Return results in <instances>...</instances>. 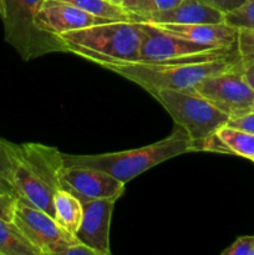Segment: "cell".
I'll use <instances>...</instances> for the list:
<instances>
[{
  "label": "cell",
  "mask_w": 254,
  "mask_h": 255,
  "mask_svg": "<svg viewBox=\"0 0 254 255\" xmlns=\"http://www.w3.org/2000/svg\"><path fill=\"white\" fill-rule=\"evenodd\" d=\"M243 64L238 47L217 49L193 57L162 62H100L97 66L134 82L146 91L169 89L188 91L212 75L238 69Z\"/></svg>",
  "instance_id": "cell-1"
},
{
  "label": "cell",
  "mask_w": 254,
  "mask_h": 255,
  "mask_svg": "<svg viewBox=\"0 0 254 255\" xmlns=\"http://www.w3.org/2000/svg\"><path fill=\"white\" fill-rule=\"evenodd\" d=\"M12 181L17 199L54 217V196L62 188L64 157L55 147L10 142Z\"/></svg>",
  "instance_id": "cell-2"
},
{
  "label": "cell",
  "mask_w": 254,
  "mask_h": 255,
  "mask_svg": "<svg viewBox=\"0 0 254 255\" xmlns=\"http://www.w3.org/2000/svg\"><path fill=\"white\" fill-rule=\"evenodd\" d=\"M193 152L192 139L182 127L177 126L167 138L156 143L122 152L102 154H65V166L91 167L107 172L125 184L152 167L164 161Z\"/></svg>",
  "instance_id": "cell-3"
},
{
  "label": "cell",
  "mask_w": 254,
  "mask_h": 255,
  "mask_svg": "<svg viewBox=\"0 0 254 255\" xmlns=\"http://www.w3.org/2000/svg\"><path fill=\"white\" fill-rule=\"evenodd\" d=\"M70 54L100 62H137L141 29L138 22L111 21L59 35Z\"/></svg>",
  "instance_id": "cell-4"
},
{
  "label": "cell",
  "mask_w": 254,
  "mask_h": 255,
  "mask_svg": "<svg viewBox=\"0 0 254 255\" xmlns=\"http://www.w3.org/2000/svg\"><path fill=\"white\" fill-rule=\"evenodd\" d=\"M45 0H4V39L24 61L51 52H69L59 35L37 26L36 17Z\"/></svg>",
  "instance_id": "cell-5"
},
{
  "label": "cell",
  "mask_w": 254,
  "mask_h": 255,
  "mask_svg": "<svg viewBox=\"0 0 254 255\" xmlns=\"http://www.w3.org/2000/svg\"><path fill=\"white\" fill-rule=\"evenodd\" d=\"M147 92L164 107L177 126L182 127L192 141L212 136L229 120L228 115L193 91L157 89Z\"/></svg>",
  "instance_id": "cell-6"
},
{
  "label": "cell",
  "mask_w": 254,
  "mask_h": 255,
  "mask_svg": "<svg viewBox=\"0 0 254 255\" xmlns=\"http://www.w3.org/2000/svg\"><path fill=\"white\" fill-rule=\"evenodd\" d=\"M188 91L208 100L229 119L254 111V90L244 77L243 64L238 69L206 77Z\"/></svg>",
  "instance_id": "cell-7"
},
{
  "label": "cell",
  "mask_w": 254,
  "mask_h": 255,
  "mask_svg": "<svg viewBox=\"0 0 254 255\" xmlns=\"http://www.w3.org/2000/svg\"><path fill=\"white\" fill-rule=\"evenodd\" d=\"M12 222L40 255H62L65 249L79 242L75 234L61 228L54 217L20 199Z\"/></svg>",
  "instance_id": "cell-8"
},
{
  "label": "cell",
  "mask_w": 254,
  "mask_h": 255,
  "mask_svg": "<svg viewBox=\"0 0 254 255\" xmlns=\"http://www.w3.org/2000/svg\"><path fill=\"white\" fill-rule=\"evenodd\" d=\"M141 29L139 60L141 62H162L193 57L213 47L177 36L151 22H138Z\"/></svg>",
  "instance_id": "cell-9"
},
{
  "label": "cell",
  "mask_w": 254,
  "mask_h": 255,
  "mask_svg": "<svg viewBox=\"0 0 254 255\" xmlns=\"http://www.w3.org/2000/svg\"><path fill=\"white\" fill-rule=\"evenodd\" d=\"M62 188L81 202L91 199L116 201L124 194L126 184L107 172L91 167L64 166L60 173Z\"/></svg>",
  "instance_id": "cell-10"
},
{
  "label": "cell",
  "mask_w": 254,
  "mask_h": 255,
  "mask_svg": "<svg viewBox=\"0 0 254 255\" xmlns=\"http://www.w3.org/2000/svg\"><path fill=\"white\" fill-rule=\"evenodd\" d=\"M82 203V219L75 237L99 255H109L110 224L116 201L91 199Z\"/></svg>",
  "instance_id": "cell-11"
},
{
  "label": "cell",
  "mask_w": 254,
  "mask_h": 255,
  "mask_svg": "<svg viewBox=\"0 0 254 255\" xmlns=\"http://www.w3.org/2000/svg\"><path fill=\"white\" fill-rule=\"evenodd\" d=\"M115 20L95 16L61 0H45L36 17L40 29L55 35Z\"/></svg>",
  "instance_id": "cell-12"
},
{
  "label": "cell",
  "mask_w": 254,
  "mask_h": 255,
  "mask_svg": "<svg viewBox=\"0 0 254 255\" xmlns=\"http://www.w3.org/2000/svg\"><path fill=\"white\" fill-rule=\"evenodd\" d=\"M177 36L184 37L198 44L207 45L213 49H231L237 46L238 41V29L226 24H153Z\"/></svg>",
  "instance_id": "cell-13"
},
{
  "label": "cell",
  "mask_w": 254,
  "mask_h": 255,
  "mask_svg": "<svg viewBox=\"0 0 254 255\" xmlns=\"http://www.w3.org/2000/svg\"><path fill=\"white\" fill-rule=\"evenodd\" d=\"M147 22L151 24H218L224 22V14L201 0H183L167 11H154Z\"/></svg>",
  "instance_id": "cell-14"
},
{
  "label": "cell",
  "mask_w": 254,
  "mask_h": 255,
  "mask_svg": "<svg viewBox=\"0 0 254 255\" xmlns=\"http://www.w3.org/2000/svg\"><path fill=\"white\" fill-rule=\"evenodd\" d=\"M54 219L65 231L76 233L82 219L81 201L71 192L59 189L54 196Z\"/></svg>",
  "instance_id": "cell-15"
},
{
  "label": "cell",
  "mask_w": 254,
  "mask_h": 255,
  "mask_svg": "<svg viewBox=\"0 0 254 255\" xmlns=\"http://www.w3.org/2000/svg\"><path fill=\"white\" fill-rule=\"evenodd\" d=\"M0 255H40L14 222L0 219Z\"/></svg>",
  "instance_id": "cell-16"
},
{
  "label": "cell",
  "mask_w": 254,
  "mask_h": 255,
  "mask_svg": "<svg viewBox=\"0 0 254 255\" xmlns=\"http://www.w3.org/2000/svg\"><path fill=\"white\" fill-rule=\"evenodd\" d=\"M234 156L254 162V133L224 125L216 132Z\"/></svg>",
  "instance_id": "cell-17"
},
{
  "label": "cell",
  "mask_w": 254,
  "mask_h": 255,
  "mask_svg": "<svg viewBox=\"0 0 254 255\" xmlns=\"http://www.w3.org/2000/svg\"><path fill=\"white\" fill-rule=\"evenodd\" d=\"M61 1L69 2L95 16L106 17L115 21H132L131 16L120 5L114 4L110 0H61Z\"/></svg>",
  "instance_id": "cell-18"
},
{
  "label": "cell",
  "mask_w": 254,
  "mask_h": 255,
  "mask_svg": "<svg viewBox=\"0 0 254 255\" xmlns=\"http://www.w3.org/2000/svg\"><path fill=\"white\" fill-rule=\"evenodd\" d=\"M0 193L9 194L17 198L16 189L12 181V159L10 142L0 138Z\"/></svg>",
  "instance_id": "cell-19"
},
{
  "label": "cell",
  "mask_w": 254,
  "mask_h": 255,
  "mask_svg": "<svg viewBox=\"0 0 254 255\" xmlns=\"http://www.w3.org/2000/svg\"><path fill=\"white\" fill-rule=\"evenodd\" d=\"M224 22L236 29H254V0H246L243 5L224 15Z\"/></svg>",
  "instance_id": "cell-20"
},
{
  "label": "cell",
  "mask_w": 254,
  "mask_h": 255,
  "mask_svg": "<svg viewBox=\"0 0 254 255\" xmlns=\"http://www.w3.org/2000/svg\"><path fill=\"white\" fill-rule=\"evenodd\" d=\"M121 7L131 16L132 22H147L156 11L153 0H122Z\"/></svg>",
  "instance_id": "cell-21"
},
{
  "label": "cell",
  "mask_w": 254,
  "mask_h": 255,
  "mask_svg": "<svg viewBox=\"0 0 254 255\" xmlns=\"http://www.w3.org/2000/svg\"><path fill=\"white\" fill-rule=\"evenodd\" d=\"M254 236H243L237 238L232 246L224 249L222 255H253Z\"/></svg>",
  "instance_id": "cell-22"
},
{
  "label": "cell",
  "mask_w": 254,
  "mask_h": 255,
  "mask_svg": "<svg viewBox=\"0 0 254 255\" xmlns=\"http://www.w3.org/2000/svg\"><path fill=\"white\" fill-rule=\"evenodd\" d=\"M237 47L242 59L254 55V29L238 30V41Z\"/></svg>",
  "instance_id": "cell-23"
},
{
  "label": "cell",
  "mask_w": 254,
  "mask_h": 255,
  "mask_svg": "<svg viewBox=\"0 0 254 255\" xmlns=\"http://www.w3.org/2000/svg\"><path fill=\"white\" fill-rule=\"evenodd\" d=\"M16 203L17 198L9 196V194L0 193V219L12 222Z\"/></svg>",
  "instance_id": "cell-24"
},
{
  "label": "cell",
  "mask_w": 254,
  "mask_h": 255,
  "mask_svg": "<svg viewBox=\"0 0 254 255\" xmlns=\"http://www.w3.org/2000/svg\"><path fill=\"white\" fill-rule=\"evenodd\" d=\"M201 1L226 15L233 10L238 9L241 5L244 4L246 0H201Z\"/></svg>",
  "instance_id": "cell-25"
},
{
  "label": "cell",
  "mask_w": 254,
  "mask_h": 255,
  "mask_svg": "<svg viewBox=\"0 0 254 255\" xmlns=\"http://www.w3.org/2000/svg\"><path fill=\"white\" fill-rule=\"evenodd\" d=\"M227 125L234 127V128L243 129V131L254 133V111L238 117H232V119L228 120Z\"/></svg>",
  "instance_id": "cell-26"
},
{
  "label": "cell",
  "mask_w": 254,
  "mask_h": 255,
  "mask_svg": "<svg viewBox=\"0 0 254 255\" xmlns=\"http://www.w3.org/2000/svg\"><path fill=\"white\" fill-rule=\"evenodd\" d=\"M62 255H99L94 249H91L90 247L85 246V244L76 242L72 246H70L69 248H66L64 251Z\"/></svg>",
  "instance_id": "cell-27"
},
{
  "label": "cell",
  "mask_w": 254,
  "mask_h": 255,
  "mask_svg": "<svg viewBox=\"0 0 254 255\" xmlns=\"http://www.w3.org/2000/svg\"><path fill=\"white\" fill-rule=\"evenodd\" d=\"M183 0H153V5L156 11H167L176 7Z\"/></svg>",
  "instance_id": "cell-28"
},
{
  "label": "cell",
  "mask_w": 254,
  "mask_h": 255,
  "mask_svg": "<svg viewBox=\"0 0 254 255\" xmlns=\"http://www.w3.org/2000/svg\"><path fill=\"white\" fill-rule=\"evenodd\" d=\"M243 60V71L244 72H254V55L253 56L246 57Z\"/></svg>",
  "instance_id": "cell-29"
},
{
  "label": "cell",
  "mask_w": 254,
  "mask_h": 255,
  "mask_svg": "<svg viewBox=\"0 0 254 255\" xmlns=\"http://www.w3.org/2000/svg\"><path fill=\"white\" fill-rule=\"evenodd\" d=\"M244 77H246L249 86L254 90V72H244Z\"/></svg>",
  "instance_id": "cell-30"
},
{
  "label": "cell",
  "mask_w": 254,
  "mask_h": 255,
  "mask_svg": "<svg viewBox=\"0 0 254 255\" xmlns=\"http://www.w3.org/2000/svg\"><path fill=\"white\" fill-rule=\"evenodd\" d=\"M5 12V4H4V0H0V17H2Z\"/></svg>",
  "instance_id": "cell-31"
},
{
  "label": "cell",
  "mask_w": 254,
  "mask_h": 255,
  "mask_svg": "<svg viewBox=\"0 0 254 255\" xmlns=\"http://www.w3.org/2000/svg\"><path fill=\"white\" fill-rule=\"evenodd\" d=\"M110 1L114 2V4H116V5H120V6H121V1H122V0H110Z\"/></svg>",
  "instance_id": "cell-32"
},
{
  "label": "cell",
  "mask_w": 254,
  "mask_h": 255,
  "mask_svg": "<svg viewBox=\"0 0 254 255\" xmlns=\"http://www.w3.org/2000/svg\"><path fill=\"white\" fill-rule=\"evenodd\" d=\"M253 255H254V252H253Z\"/></svg>",
  "instance_id": "cell-33"
}]
</instances>
